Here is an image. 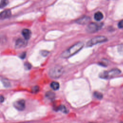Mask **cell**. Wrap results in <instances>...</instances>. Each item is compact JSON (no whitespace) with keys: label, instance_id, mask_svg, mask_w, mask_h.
<instances>
[{"label":"cell","instance_id":"obj_1","mask_svg":"<svg viewBox=\"0 0 123 123\" xmlns=\"http://www.w3.org/2000/svg\"><path fill=\"white\" fill-rule=\"evenodd\" d=\"M83 46L84 43L82 42H77L62 52L61 57L64 58H68L78 52L83 47Z\"/></svg>","mask_w":123,"mask_h":123},{"label":"cell","instance_id":"obj_2","mask_svg":"<svg viewBox=\"0 0 123 123\" xmlns=\"http://www.w3.org/2000/svg\"><path fill=\"white\" fill-rule=\"evenodd\" d=\"M121 71L118 69H113L108 71H103L99 74L100 78L102 79H110L120 74Z\"/></svg>","mask_w":123,"mask_h":123},{"label":"cell","instance_id":"obj_3","mask_svg":"<svg viewBox=\"0 0 123 123\" xmlns=\"http://www.w3.org/2000/svg\"><path fill=\"white\" fill-rule=\"evenodd\" d=\"M63 69L61 66H55L50 69L49 71V76L53 78L60 77L63 74Z\"/></svg>","mask_w":123,"mask_h":123},{"label":"cell","instance_id":"obj_4","mask_svg":"<svg viewBox=\"0 0 123 123\" xmlns=\"http://www.w3.org/2000/svg\"><path fill=\"white\" fill-rule=\"evenodd\" d=\"M107 40V37L104 36H97L93 37L89 40L86 44V46L87 47H91L93 45H96L97 44L105 42Z\"/></svg>","mask_w":123,"mask_h":123},{"label":"cell","instance_id":"obj_5","mask_svg":"<svg viewBox=\"0 0 123 123\" xmlns=\"http://www.w3.org/2000/svg\"><path fill=\"white\" fill-rule=\"evenodd\" d=\"M102 26V23H91L86 27V31L89 33H94L99 30Z\"/></svg>","mask_w":123,"mask_h":123},{"label":"cell","instance_id":"obj_6","mask_svg":"<svg viewBox=\"0 0 123 123\" xmlns=\"http://www.w3.org/2000/svg\"><path fill=\"white\" fill-rule=\"evenodd\" d=\"M13 105L17 110L19 111H23L25 108V101L23 99L15 101Z\"/></svg>","mask_w":123,"mask_h":123},{"label":"cell","instance_id":"obj_7","mask_svg":"<svg viewBox=\"0 0 123 123\" xmlns=\"http://www.w3.org/2000/svg\"><path fill=\"white\" fill-rule=\"evenodd\" d=\"M26 45V42L25 39L22 38H18L15 42V48L17 49L25 47Z\"/></svg>","mask_w":123,"mask_h":123},{"label":"cell","instance_id":"obj_8","mask_svg":"<svg viewBox=\"0 0 123 123\" xmlns=\"http://www.w3.org/2000/svg\"><path fill=\"white\" fill-rule=\"evenodd\" d=\"M90 20V19L89 17L86 16H84L78 19L76 21V22L79 24L85 25V24H86L87 23H88L89 22Z\"/></svg>","mask_w":123,"mask_h":123},{"label":"cell","instance_id":"obj_9","mask_svg":"<svg viewBox=\"0 0 123 123\" xmlns=\"http://www.w3.org/2000/svg\"><path fill=\"white\" fill-rule=\"evenodd\" d=\"M11 15V12L10 10H5L0 13V20L9 18Z\"/></svg>","mask_w":123,"mask_h":123},{"label":"cell","instance_id":"obj_10","mask_svg":"<svg viewBox=\"0 0 123 123\" xmlns=\"http://www.w3.org/2000/svg\"><path fill=\"white\" fill-rule=\"evenodd\" d=\"M22 34L25 39H29L31 37V32L29 29H24L22 31Z\"/></svg>","mask_w":123,"mask_h":123},{"label":"cell","instance_id":"obj_11","mask_svg":"<svg viewBox=\"0 0 123 123\" xmlns=\"http://www.w3.org/2000/svg\"><path fill=\"white\" fill-rule=\"evenodd\" d=\"M103 17V14L100 12H96L94 14V18L97 21H100L101 20Z\"/></svg>","mask_w":123,"mask_h":123},{"label":"cell","instance_id":"obj_12","mask_svg":"<svg viewBox=\"0 0 123 123\" xmlns=\"http://www.w3.org/2000/svg\"><path fill=\"white\" fill-rule=\"evenodd\" d=\"M50 87L53 89V90H58L60 87V85L59 83L57 82L53 81L50 84Z\"/></svg>","mask_w":123,"mask_h":123},{"label":"cell","instance_id":"obj_13","mask_svg":"<svg viewBox=\"0 0 123 123\" xmlns=\"http://www.w3.org/2000/svg\"><path fill=\"white\" fill-rule=\"evenodd\" d=\"M46 97L49 99H53L55 97V94L51 91L47 92L46 94Z\"/></svg>","mask_w":123,"mask_h":123},{"label":"cell","instance_id":"obj_14","mask_svg":"<svg viewBox=\"0 0 123 123\" xmlns=\"http://www.w3.org/2000/svg\"><path fill=\"white\" fill-rule=\"evenodd\" d=\"M93 95H94V97H95V98L99 99H101L103 97L102 94L99 92H97V91L95 92L93 94Z\"/></svg>","mask_w":123,"mask_h":123},{"label":"cell","instance_id":"obj_15","mask_svg":"<svg viewBox=\"0 0 123 123\" xmlns=\"http://www.w3.org/2000/svg\"><path fill=\"white\" fill-rule=\"evenodd\" d=\"M8 3V0H1L0 2V8H2L5 7Z\"/></svg>","mask_w":123,"mask_h":123},{"label":"cell","instance_id":"obj_16","mask_svg":"<svg viewBox=\"0 0 123 123\" xmlns=\"http://www.w3.org/2000/svg\"><path fill=\"white\" fill-rule=\"evenodd\" d=\"M58 109H59V110H60L64 113H67L68 112L67 110L66 109V108L65 107V106H63V105H61L60 106H59L58 108Z\"/></svg>","mask_w":123,"mask_h":123},{"label":"cell","instance_id":"obj_17","mask_svg":"<svg viewBox=\"0 0 123 123\" xmlns=\"http://www.w3.org/2000/svg\"><path fill=\"white\" fill-rule=\"evenodd\" d=\"M24 66L26 70H29L31 68V65L29 62H25L24 64Z\"/></svg>","mask_w":123,"mask_h":123},{"label":"cell","instance_id":"obj_18","mask_svg":"<svg viewBox=\"0 0 123 123\" xmlns=\"http://www.w3.org/2000/svg\"><path fill=\"white\" fill-rule=\"evenodd\" d=\"M39 91V87L37 86H35L32 88V91L34 93H37Z\"/></svg>","mask_w":123,"mask_h":123},{"label":"cell","instance_id":"obj_19","mask_svg":"<svg viewBox=\"0 0 123 123\" xmlns=\"http://www.w3.org/2000/svg\"><path fill=\"white\" fill-rule=\"evenodd\" d=\"M118 26L119 27V28H123V20H122L121 21H120L118 24Z\"/></svg>","mask_w":123,"mask_h":123},{"label":"cell","instance_id":"obj_20","mask_svg":"<svg viewBox=\"0 0 123 123\" xmlns=\"http://www.w3.org/2000/svg\"><path fill=\"white\" fill-rule=\"evenodd\" d=\"M49 53V52L47 51H46V50H43V51H41V54L43 55V56H47Z\"/></svg>","mask_w":123,"mask_h":123},{"label":"cell","instance_id":"obj_21","mask_svg":"<svg viewBox=\"0 0 123 123\" xmlns=\"http://www.w3.org/2000/svg\"><path fill=\"white\" fill-rule=\"evenodd\" d=\"M25 56H26V53L25 52H24L22 53V54L20 55V57L21 59H24L25 57Z\"/></svg>","mask_w":123,"mask_h":123},{"label":"cell","instance_id":"obj_22","mask_svg":"<svg viewBox=\"0 0 123 123\" xmlns=\"http://www.w3.org/2000/svg\"><path fill=\"white\" fill-rule=\"evenodd\" d=\"M4 97H3L2 96L0 95V102H3V101H4Z\"/></svg>","mask_w":123,"mask_h":123}]
</instances>
